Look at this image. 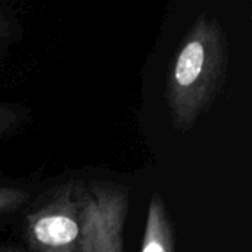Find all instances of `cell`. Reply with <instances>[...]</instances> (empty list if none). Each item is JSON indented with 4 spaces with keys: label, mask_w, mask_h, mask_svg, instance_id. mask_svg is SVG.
Returning <instances> with one entry per match:
<instances>
[{
    "label": "cell",
    "mask_w": 252,
    "mask_h": 252,
    "mask_svg": "<svg viewBox=\"0 0 252 252\" xmlns=\"http://www.w3.org/2000/svg\"><path fill=\"white\" fill-rule=\"evenodd\" d=\"M227 68V41L221 24L199 15L186 32L168 68L165 100L173 127L186 133L219 96Z\"/></svg>",
    "instance_id": "obj_1"
},
{
    "label": "cell",
    "mask_w": 252,
    "mask_h": 252,
    "mask_svg": "<svg viewBox=\"0 0 252 252\" xmlns=\"http://www.w3.org/2000/svg\"><path fill=\"white\" fill-rule=\"evenodd\" d=\"M128 204V188L83 180L81 229L75 252H124Z\"/></svg>",
    "instance_id": "obj_2"
},
{
    "label": "cell",
    "mask_w": 252,
    "mask_h": 252,
    "mask_svg": "<svg viewBox=\"0 0 252 252\" xmlns=\"http://www.w3.org/2000/svg\"><path fill=\"white\" fill-rule=\"evenodd\" d=\"M83 180L56 188L25 217V239L32 252H75L81 229Z\"/></svg>",
    "instance_id": "obj_3"
},
{
    "label": "cell",
    "mask_w": 252,
    "mask_h": 252,
    "mask_svg": "<svg viewBox=\"0 0 252 252\" xmlns=\"http://www.w3.org/2000/svg\"><path fill=\"white\" fill-rule=\"evenodd\" d=\"M140 252H176L173 221L158 192L149 201Z\"/></svg>",
    "instance_id": "obj_4"
},
{
    "label": "cell",
    "mask_w": 252,
    "mask_h": 252,
    "mask_svg": "<svg viewBox=\"0 0 252 252\" xmlns=\"http://www.w3.org/2000/svg\"><path fill=\"white\" fill-rule=\"evenodd\" d=\"M28 199V193L19 188L0 186V216L19 210Z\"/></svg>",
    "instance_id": "obj_5"
},
{
    "label": "cell",
    "mask_w": 252,
    "mask_h": 252,
    "mask_svg": "<svg viewBox=\"0 0 252 252\" xmlns=\"http://www.w3.org/2000/svg\"><path fill=\"white\" fill-rule=\"evenodd\" d=\"M21 123V114L16 105L0 103V137L9 134Z\"/></svg>",
    "instance_id": "obj_6"
},
{
    "label": "cell",
    "mask_w": 252,
    "mask_h": 252,
    "mask_svg": "<svg viewBox=\"0 0 252 252\" xmlns=\"http://www.w3.org/2000/svg\"><path fill=\"white\" fill-rule=\"evenodd\" d=\"M10 21L7 18V15L4 13V10L0 7V40L6 38L10 34Z\"/></svg>",
    "instance_id": "obj_7"
},
{
    "label": "cell",
    "mask_w": 252,
    "mask_h": 252,
    "mask_svg": "<svg viewBox=\"0 0 252 252\" xmlns=\"http://www.w3.org/2000/svg\"><path fill=\"white\" fill-rule=\"evenodd\" d=\"M0 252H22L19 250H13V248H0Z\"/></svg>",
    "instance_id": "obj_8"
}]
</instances>
